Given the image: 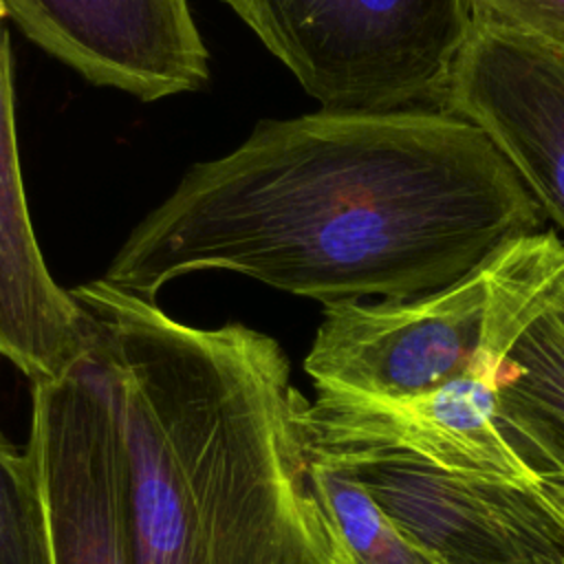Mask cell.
<instances>
[{
    "instance_id": "cell-1",
    "label": "cell",
    "mask_w": 564,
    "mask_h": 564,
    "mask_svg": "<svg viewBox=\"0 0 564 564\" xmlns=\"http://www.w3.org/2000/svg\"><path fill=\"white\" fill-rule=\"evenodd\" d=\"M70 293L84 346L31 383L24 449L53 564H355L273 337L183 324L104 278Z\"/></svg>"
},
{
    "instance_id": "cell-2",
    "label": "cell",
    "mask_w": 564,
    "mask_h": 564,
    "mask_svg": "<svg viewBox=\"0 0 564 564\" xmlns=\"http://www.w3.org/2000/svg\"><path fill=\"white\" fill-rule=\"evenodd\" d=\"M542 212L471 121L443 108L264 119L192 165L115 253L104 280L154 300L225 269L324 306L447 286Z\"/></svg>"
},
{
    "instance_id": "cell-3",
    "label": "cell",
    "mask_w": 564,
    "mask_h": 564,
    "mask_svg": "<svg viewBox=\"0 0 564 564\" xmlns=\"http://www.w3.org/2000/svg\"><path fill=\"white\" fill-rule=\"evenodd\" d=\"M562 289L564 240L553 227L540 229L436 291L324 306L304 370L315 392H430L471 370H498Z\"/></svg>"
},
{
    "instance_id": "cell-4",
    "label": "cell",
    "mask_w": 564,
    "mask_h": 564,
    "mask_svg": "<svg viewBox=\"0 0 564 564\" xmlns=\"http://www.w3.org/2000/svg\"><path fill=\"white\" fill-rule=\"evenodd\" d=\"M324 110L441 108L471 0H223Z\"/></svg>"
},
{
    "instance_id": "cell-5",
    "label": "cell",
    "mask_w": 564,
    "mask_h": 564,
    "mask_svg": "<svg viewBox=\"0 0 564 564\" xmlns=\"http://www.w3.org/2000/svg\"><path fill=\"white\" fill-rule=\"evenodd\" d=\"M317 454L348 467L438 564H564V518L540 482L449 471L405 456Z\"/></svg>"
},
{
    "instance_id": "cell-6",
    "label": "cell",
    "mask_w": 564,
    "mask_h": 564,
    "mask_svg": "<svg viewBox=\"0 0 564 564\" xmlns=\"http://www.w3.org/2000/svg\"><path fill=\"white\" fill-rule=\"evenodd\" d=\"M498 372L471 370L397 399L315 392L300 414L304 443L324 454L405 456L449 471L540 482L498 427Z\"/></svg>"
},
{
    "instance_id": "cell-7",
    "label": "cell",
    "mask_w": 564,
    "mask_h": 564,
    "mask_svg": "<svg viewBox=\"0 0 564 564\" xmlns=\"http://www.w3.org/2000/svg\"><path fill=\"white\" fill-rule=\"evenodd\" d=\"M443 110L489 137L564 234V48L474 13Z\"/></svg>"
},
{
    "instance_id": "cell-8",
    "label": "cell",
    "mask_w": 564,
    "mask_h": 564,
    "mask_svg": "<svg viewBox=\"0 0 564 564\" xmlns=\"http://www.w3.org/2000/svg\"><path fill=\"white\" fill-rule=\"evenodd\" d=\"M0 7L84 79L141 101L192 93L209 79L189 0H0Z\"/></svg>"
},
{
    "instance_id": "cell-9",
    "label": "cell",
    "mask_w": 564,
    "mask_h": 564,
    "mask_svg": "<svg viewBox=\"0 0 564 564\" xmlns=\"http://www.w3.org/2000/svg\"><path fill=\"white\" fill-rule=\"evenodd\" d=\"M0 7V355L31 383L57 379L84 346V313L48 273L24 194L13 62Z\"/></svg>"
},
{
    "instance_id": "cell-10",
    "label": "cell",
    "mask_w": 564,
    "mask_h": 564,
    "mask_svg": "<svg viewBox=\"0 0 564 564\" xmlns=\"http://www.w3.org/2000/svg\"><path fill=\"white\" fill-rule=\"evenodd\" d=\"M496 419L507 443L540 478L564 480V308L560 297L509 348L498 372Z\"/></svg>"
},
{
    "instance_id": "cell-11",
    "label": "cell",
    "mask_w": 564,
    "mask_h": 564,
    "mask_svg": "<svg viewBox=\"0 0 564 564\" xmlns=\"http://www.w3.org/2000/svg\"><path fill=\"white\" fill-rule=\"evenodd\" d=\"M308 454L315 496L355 564H438L416 546L341 463Z\"/></svg>"
},
{
    "instance_id": "cell-12",
    "label": "cell",
    "mask_w": 564,
    "mask_h": 564,
    "mask_svg": "<svg viewBox=\"0 0 564 564\" xmlns=\"http://www.w3.org/2000/svg\"><path fill=\"white\" fill-rule=\"evenodd\" d=\"M0 564H53L46 511L26 452L0 434Z\"/></svg>"
},
{
    "instance_id": "cell-13",
    "label": "cell",
    "mask_w": 564,
    "mask_h": 564,
    "mask_svg": "<svg viewBox=\"0 0 564 564\" xmlns=\"http://www.w3.org/2000/svg\"><path fill=\"white\" fill-rule=\"evenodd\" d=\"M542 494L553 502V507L564 518V480L562 478H542L540 480Z\"/></svg>"
},
{
    "instance_id": "cell-14",
    "label": "cell",
    "mask_w": 564,
    "mask_h": 564,
    "mask_svg": "<svg viewBox=\"0 0 564 564\" xmlns=\"http://www.w3.org/2000/svg\"><path fill=\"white\" fill-rule=\"evenodd\" d=\"M560 306L564 308V289H562V295H560Z\"/></svg>"
},
{
    "instance_id": "cell-15",
    "label": "cell",
    "mask_w": 564,
    "mask_h": 564,
    "mask_svg": "<svg viewBox=\"0 0 564 564\" xmlns=\"http://www.w3.org/2000/svg\"><path fill=\"white\" fill-rule=\"evenodd\" d=\"M474 2H487V0H474Z\"/></svg>"
}]
</instances>
